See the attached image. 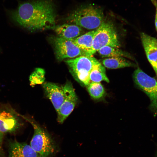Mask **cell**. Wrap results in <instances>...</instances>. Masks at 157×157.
Masks as SVG:
<instances>
[{"label":"cell","mask_w":157,"mask_h":157,"mask_svg":"<svg viewBox=\"0 0 157 157\" xmlns=\"http://www.w3.org/2000/svg\"><path fill=\"white\" fill-rule=\"evenodd\" d=\"M133 78L135 85L149 97V108L154 116L157 115V80L144 72L139 67L134 71Z\"/></svg>","instance_id":"cell-6"},{"label":"cell","mask_w":157,"mask_h":157,"mask_svg":"<svg viewBox=\"0 0 157 157\" xmlns=\"http://www.w3.org/2000/svg\"><path fill=\"white\" fill-rule=\"evenodd\" d=\"M42 87L47 97L51 102L57 113L64 99L63 87L49 82L44 83Z\"/></svg>","instance_id":"cell-11"},{"label":"cell","mask_w":157,"mask_h":157,"mask_svg":"<svg viewBox=\"0 0 157 157\" xmlns=\"http://www.w3.org/2000/svg\"><path fill=\"white\" fill-rule=\"evenodd\" d=\"M17 115L12 110L0 109V131L4 133L16 131L20 126Z\"/></svg>","instance_id":"cell-10"},{"label":"cell","mask_w":157,"mask_h":157,"mask_svg":"<svg viewBox=\"0 0 157 157\" xmlns=\"http://www.w3.org/2000/svg\"><path fill=\"white\" fill-rule=\"evenodd\" d=\"M23 117L32 125L34 133L30 145L39 157H51L57 150L56 144L49 134L33 120Z\"/></svg>","instance_id":"cell-3"},{"label":"cell","mask_w":157,"mask_h":157,"mask_svg":"<svg viewBox=\"0 0 157 157\" xmlns=\"http://www.w3.org/2000/svg\"><path fill=\"white\" fill-rule=\"evenodd\" d=\"M54 31L58 37L66 39H74L81 34V27L74 24H65L57 26Z\"/></svg>","instance_id":"cell-14"},{"label":"cell","mask_w":157,"mask_h":157,"mask_svg":"<svg viewBox=\"0 0 157 157\" xmlns=\"http://www.w3.org/2000/svg\"><path fill=\"white\" fill-rule=\"evenodd\" d=\"M53 44L56 57L60 61L83 55V52L74 43L73 39L58 37L54 39Z\"/></svg>","instance_id":"cell-7"},{"label":"cell","mask_w":157,"mask_h":157,"mask_svg":"<svg viewBox=\"0 0 157 157\" xmlns=\"http://www.w3.org/2000/svg\"><path fill=\"white\" fill-rule=\"evenodd\" d=\"M3 133L0 131V154L2 153V144Z\"/></svg>","instance_id":"cell-21"},{"label":"cell","mask_w":157,"mask_h":157,"mask_svg":"<svg viewBox=\"0 0 157 157\" xmlns=\"http://www.w3.org/2000/svg\"><path fill=\"white\" fill-rule=\"evenodd\" d=\"M105 46L119 48L120 44L113 24L110 21L104 19L95 33L91 56Z\"/></svg>","instance_id":"cell-4"},{"label":"cell","mask_w":157,"mask_h":157,"mask_svg":"<svg viewBox=\"0 0 157 157\" xmlns=\"http://www.w3.org/2000/svg\"><path fill=\"white\" fill-rule=\"evenodd\" d=\"M154 157H157V146L156 148V150L155 152Z\"/></svg>","instance_id":"cell-22"},{"label":"cell","mask_w":157,"mask_h":157,"mask_svg":"<svg viewBox=\"0 0 157 157\" xmlns=\"http://www.w3.org/2000/svg\"><path fill=\"white\" fill-rule=\"evenodd\" d=\"M103 57H125L131 58L132 57L129 53L123 51L118 48L105 46L100 49L98 51Z\"/></svg>","instance_id":"cell-17"},{"label":"cell","mask_w":157,"mask_h":157,"mask_svg":"<svg viewBox=\"0 0 157 157\" xmlns=\"http://www.w3.org/2000/svg\"><path fill=\"white\" fill-rule=\"evenodd\" d=\"M97 60L93 57L82 55L67 60L65 62L75 79L82 84L88 86L90 83V72Z\"/></svg>","instance_id":"cell-5"},{"label":"cell","mask_w":157,"mask_h":157,"mask_svg":"<svg viewBox=\"0 0 157 157\" xmlns=\"http://www.w3.org/2000/svg\"><path fill=\"white\" fill-rule=\"evenodd\" d=\"M64 99L58 114V121L63 123L74 109L77 103V98L72 83L67 81L62 87Z\"/></svg>","instance_id":"cell-8"},{"label":"cell","mask_w":157,"mask_h":157,"mask_svg":"<svg viewBox=\"0 0 157 157\" xmlns=\"http://www.w3.org/2000/svg\"><path fill=\"white\" fill-rule=\"evenodd\" d=\"M90 82H100L102 81L107 83L109 82V80L106 75L105 67L98 60L92 67L90 73Z\"/></svg>","instance_id":"cell-16"},{"label":"cell","mask_w":157,"mask_h":157,"mask_svg":"<svg viewBox=\"0 0 157 157\" xmlns=\"http://www.w3.org/2000/svg\"><path fill=\"white\" fill-rule=\"evenodd\" d=\"M104 66L110 69H117L133 66L134 64L123 57L108 58L102 61Z\"/></svg>","instance_id":"cell-15"},{"label":"cell","mask_w":157,"mask_h":157,"mask_svg":"<svg viewBox=\"0 0 157 157\" xmlns=\"http://www.w3.org/2000/svg\"><path fill=\"white\" fill-rule=\"evenodd\" d=\"M44 71L42 69L37 68L30 75L29 80L31 85L42 83L44 80Z\"/></svg>","instance_id":"cell-19"},{"label":"cell","mask_w":157,"mask_h":157,"mask_svg":"<svg viewBox=\"0 0 157 157\" xmlns=\"http://www.w3.org/2000/svg\"><path fill=\"white\" fill-rule=\"evenodd\" d=\"M96 30L90 31L73 39L74 43L83 52V55L92 56L93 40Z\"/></svg>","instance_id":"cell-13"},{"label":"cell","mask_w":157,"mask_h":157,"mask_svg":"<svg viewBox=\"0 0 157 157\" xmlns=\"http://www.w3.org/2000/svg\"><path fill=\"white\" fill-rule=\"evenodd\" d=\"M11 19L31 31L54 28L56 7L53 0H31L19 2L17 8L7 11Z\"/></svg>","instance_id":"cell-1"},{"label":"cell","mask_w":157,"mask_h":157,"mask_svg":"<svg viewBox=\"0 0 157 157\" xmlns=\"http://www.w3.org/2000/svg\"><path fill=\"white\" fill-rule=\"evenodd\" d=\"M153 3L156 7V15L155 17V24L156 31L157 32V2L156 0H151Z\"/></svg>","instance_id":"cell-20"},{"label":"cell","mask_w":157,"mask_h":157,"mask_svg":"<svg viewBox=\"0 0 157 157\" xmlns=\"http://www.w3.org/2000/svg\"><path fill=\"white\" fill-rule=\"evenodd\" d=\"M7 157H39L30 145L14 140L8 144Z\"/></svg>","instance_id":"cell-12"},{"label":"cell","mask_w":157,"mask_h":157,"mask_svg":"<svg viewBox=\"0 0 157 157\" xmlns=\"http://www.w3.org/2000/svg\"><path fill=\"white\" fill-rule=\"evenodd\" d=\"M140 36L147 59L157 78V39L143 32Z\"/></svg>","instance_id":"cell-9"},{"label":"cell","mask_w":157,"mask_h":157,"mask_svg":"<svg viewBox=\"0 0 157 157\" xmlns=\"http://www.w3.org/2000/svg\"><path fill=\"white\" fill-rule=\"evenodd\" d=\"M87 90L90 96L94 99L101 98L105 92L103 86L100 82H91L87 86Z\"/></svg>","instance_id":"cell-18"},{"label":"cell","mask_w":157,"mask_h":157,"mask_svg":"<svg viewBox=\"0 0 157 157\" xmlns=\"http://www.w3.org/2000/svg\"><path fill=\"white\" fill-rule=\"evenodd\" d=\"M104 19L102 8L90 4L81 5L73 10L67 17L70 23L88 30L96 29Z\"/></svg>","instance_id":"cell-2"}]
</instances>
